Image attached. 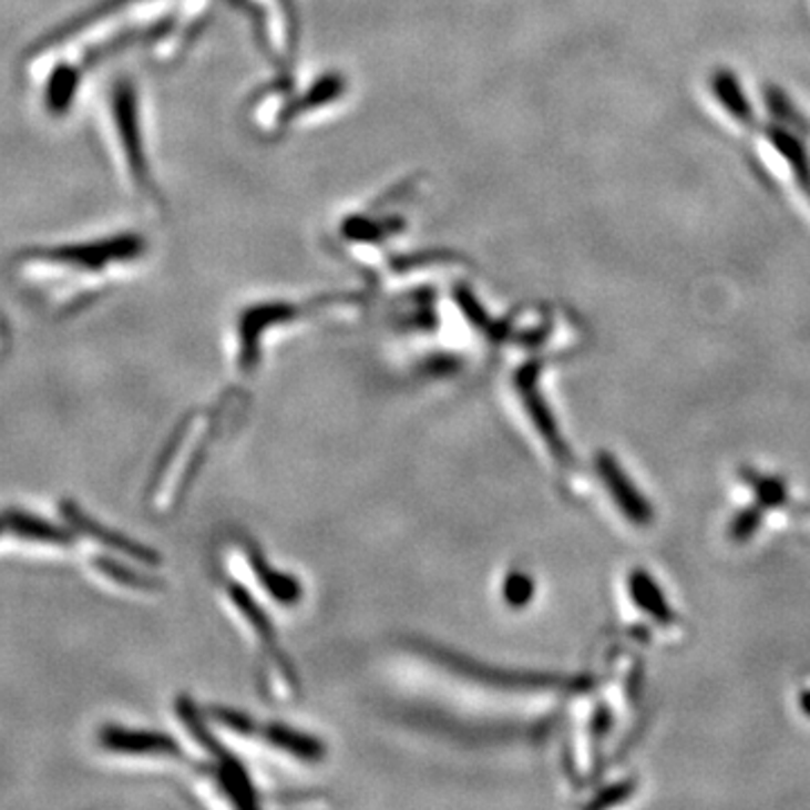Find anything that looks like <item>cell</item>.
Here are the masks:
<instances>
[{
	"label": "cell",
	"mask_w": 810,
	"mask_h": 810,
	"mask_svg": "<svg viewBox=\"0 0 810 810\" xmlns=\"http://www.w3.org/2000/svg\"><path fill=\"white\" fill-rule=\"evenodd\" d=\"M100 744L120 755H144V757H163V759H176L181 755L178 746L170 739V736H161L154 731H140V729H124V727H104L100 734Z\"/></svg>",
	"instance_id": "obj_1"
},
{
	"label": "cell",
	"mask_w": 810,
	"mask_h": 810,
	"mask_svg": "<svg viewBox=\"0 0 810 810\" xmlns=\"http://www.w3.org/2000/svg\"><path fill=\"white\" fill-rule=\"evenodd\" d=\"M61 511H63V515L68 519V523H72V527H75L82 534H86V536H91L93 541H98L102 545H109L111 550H115L120 554H126L129 558H135V561L144 563V565H156L158 563V554L154 550L142 547V545H137V543H133V541H129V539H124V536H120V534L102 527V525H98V521L89 519V515L84 511H80L75 504L65 502L61 506Z\"/></svg>",
	"instance_id": "obj_2"
},
{
	"label": "cell",
	"mask_w": 810,
	"mask_h": 810,
	"mask_svg": "<svg viewBox=\"0 0 810 810\" xmlns=\"http://www.w3.org/2000/svg\"><path fill=\"white\" fill-rule=\"evenodd\" d=\"M129 239H115V242H100V244H82V246H63L52 250H37L32 257L50 259L59 264H75L84 268H98L102 264H109L113 259L129 257L131 253Z\"/></svg>",
	"instance_id": "obj_3"
},
{
	"label": "cell",
	"mask_w": 810,
	"mask_h": 810,
	"mask_svg": "<svg viewBox=\"0 0 810 810\" xmlns=\"http://www.w3.org/2000/svg\"><path fill=\"white\" fill-rule=\"evenodd\" d=\"M599 473H602L604 482L608 484L611 493L615 495V500L619 502V506L626 511V515H630V519L637 521L639 525L650 521V509L644 504V500L633 489V484H628L626 475L622 473V469L617 466L615 460L602 455L599 458Z\"/></svg>",
	"instance_id": "obj_4"
},
{
	"label": "cell",
	"mask_w": 810,
	"mask_h": 810,
	"mask_svg": "<svg viewBox=\"0 0 810 810\" xmlns=\"http://www.w3.org/2000/svg\"><path fill=\"white\" fill-rule=\"evenodd\" d=\"M6 525L17 532L23 539L39 541V543H52V545H68L70 534L57 525H50L48 521L39 519V515L25 513V511H6Z\"/></svg>",
	"instance_id": "obj_5"
},
{
	"label": "cell",
	"mask_w": 810,
	"mask_h": 810,
	"mask_svg": "<svg viewBox=\"0 0 810 810\" xmlns=\"http://www.w3.org/2000/svg\"><path fill=\"white\" fill-rule=\"evenodd\" d=\"M711 89L729 115H734L739 122H752V111H750L746 95L741 93V84L736 82L734 75H729L727 70L716 72Z\"/></svg>",
	"instance_id": "obj_6"
},
{
	"label": "cell",
	"mask_w": 810,
	"mask_h": 810,
	"mask_svg": "<svg viewBox=\"0 0 810 810\" xmlns=\"http://www.w3.org/2000/svg\"><path fill=\"white\" fill-rule=\"evenodd\" d=\"M770 142H772L775 150L788 161V165L794 172L799 185L810 189V163H808V156H806V150L801 146V142L794 135H790L781 129L770 131Z\"/></svg>",
	"instance_id": "obj_7"
},
{
	"label": "cell",
	"mask_w": 810,
	"mask_h": 810,
	"mask_svg": "<svg viewBox=\"0 0 810 810\" xmlns=\"http://www.w3.org/2000/svg\"><path fill=\"white\" fill-rule=\"evenodd\" d=\"M75 89H78V70H72L68 65L57 68V72H52V78L48 82V111L59 115L68 109V104L75 98Z\"/></svg>",
	"instance_id": "obj_8"
},
{
	"label": "cell",
	"mask_w": 810,
	"mask_h": 810,
	"mask_svg": "<svg viewBox=\"0 0 810 810\" xmlns=\"http://www.w3.org/2000/svg\"><path fill=\"white\" fill-rule=\"evenodd\" d=\"M633 595L642 608H646L655 619L659 622H671V608L669 604L659 597V591L655 583L644 574H633Z\"/></svg>",
	"instance_id": "obj_9"
},
{
	"label": "cell",
	"mask_w": 810,
	"mask_h": 810,
	"mask_svg": "<svg viewBox=\"0 0 810 810\" xmlns=\"http://www.w3.org/2000/svg\"><path fill=\"white\" fill-rule=\"evenodd\" d=\"M534 595V583L527 574H509L506 583H504V597L513 604V606H523L532 599Z\"/></svg>",
	"instance_id": "obj_10"
},
{
	"label": "cell",
	"mask_w": 810,
	"mask_h": 810,
	"mask_svg": "<svg viewBox=\"0 0 810 810\" xmlns=\"http://www.w3.org/2000/svg\"><path fill=\"white\" fill-rule=\"evenodd\" d=\"M766 100H768V106H770V111L779 117V120H783V122H797L799 117H797V113L790 109V104H788V100L777 91V89H770L768 93H766Z\"/></svg>",
	"instance_id": "obj_11"
},
{
	"label": "cell",
	"mask_w": 810,
	"mask_h": 810,
	"mask_svg": "<svg viewBox=\"0 0 810 810\" xmlns=\"http://www.w3.org/2000/svg\"><path fill=\"white\" fill-rule=\"evenodd\" d=\"M8 525H6V519H0V532H3Z\"/></svg>",
	"instance_id": "obj_12"
}]
</instances>
